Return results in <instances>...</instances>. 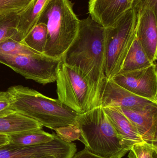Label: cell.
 Instances as JSON below:
<instances>
[{
	"label": "cell",
	"mask_w": 157,
	"mask_h": 158,
	"mask_svg": "<svg viewBox=\"0 0 157 158\" xmlns=\"http://www.w3.org/2000/svg\"><path fill=\"white\" fill-rule=\"evenodd\" d=\"M61 59L65 64L78 69L87 81L90 94L88 110L100 106L107 78L105 27L90 16L80 20L77 36Z\"/></svg>",
	"instance_id": "cell-1"
},
{
	"label": "cell",
	"mask_w": 157,
	"mask_h": 158,
	"mask_svg": "<svg viewBox=\"0 0 157 158\" xmlns=\"http://www.w3.org/2000/svg\"><path fill=\"white\" fill-rule=\"evenodd\" d=\"M7 92L14 111L35 120L42 127L54 130L75 123L78 114L58 98L20 85L11 86Z\"/></svg>",
	"instance_id": "cell-2"
},
{
	"label": "cell",
	"mask_w": 157,
	"mask_h": 158,
	"mask_svg": "<svg viewBox=\"0 0 157 158\" xmlns=\"http://www.w3.org/2000/svg\"><path fill=\"white\" fill-rule=\"evenodd\" d=\"M46 24L48 39L43 54L61 58L77 36L80 20L70 0H51L38 23Z\"/></svg>",
	"instance_id": "cell-3"
},
{
	"label": "cell",
	"mask_w": 157,
	"mask_h": 158,
	"mask_svg": "<svg viewBox=\"0 0 157 158\" xmlns=\"http://www.w3.org/2000/svg\"><path fill=\"white\" fill-rule=\"evenodd\" d=\"M75 124L81 132V142L91 152L106 158H122L129 152L122 146L115 129L100 106L78 114Z\"/></svg>",
	"instance_id": "cell-4"
},
{
	"label": "cell",
	"mask_w": 157,
	"mask_h": 158,
	"mask_svg": "<svg viewBox=\"0 0 157 158\" xmlns=\"http://www.w3.org/2000/svg\"><path fill=\"white\" fill-rule=\"evenodd\" d=\"M137 23V14L131 8L105 27L107 78H112L120 71L136 37Z\"/></svg>",
	"instance_id": "cell-5"
},
{
	"label": "cell",
	"mask_w": 157,
	"mask_h": 158,
	"mask_svg": "<svg viewBox=\"0 0 157 158\" xmlns=\"http://www.w3.org/2000/svg\"><path fill=\"white\" fill-rule=\"evenodd\" d=\"M61 58L43 54L11 56L0 54V63L9 67L26 79L45 85L56 81Z\"/></svg>",
	"instance_id": "cell-6"
},
{
	"label": "cell",
	"mask_w": 157,
	"mask_h": 158,
	"mask_svg": "<svg viewBox=\"0 0 157 158\" xmlns=\"http://www.w3.org/2000/svg\"><path fill=\"white\" fill-rule=\"evenodd\" d=\"M58 99L77 114L89 109L90 94L86 80L80 70L61 61L56 79Z\"/></svg>",
	"instance_id": "cell-7"
},
{
	"label": "cell",
	"mask_w": 157,
	"mask_h": 158,
	"mask_svg": "<svg viewBox=\"0 0 157 158\" xmlns=\"http://www.w3.org/2000/svg\"><path fill=\"white\" fill-rule=\"evenodd\" d=\"M77 151L74 143H66L56 134L53 140L42 144L18 147L7 144L0 148V158H72Z\"/></svg>",
	"instance_id": "cell-8"
},
{
	"label": "cell",
	"mask_w": 157,
	"mask_h": 158,
	"mask_svg": "<svg viewBox=\"0 0 157 158\" xmlns=\"http://www.w3.org/2000/svg\"><path fill=\"white\" fill-rule=\"evenodd\" d=\"M111 79L134 94L157 103L156 62L141 69L118 73Z\"/></svg>",
	"instance_id": "cell-9"
},
{
	"label": "cell",
	"mask_w": 157,
	"mask_h": 158,
	"mask_svg": "<svg viewBox=\"0 0 157 158\" xmlns=\"http://www.w3.org/2000/svg\"><path fill=\"white\" fill-rule=\"evenodd\" d=\"M155 105L157 103L134 94L112 79L105 80L100 101V106L102 108L113 107L143 110Z\"/></svg>",
	"instance_id": "cell-10"
},
{
	"label": "cell",
	"mask_w": 157,
	"mask_h": 158,
	"mask_svg": "<svg viewBox=\"0 0 157 158\" xmlns=\"http://www.w3.org/2000/svg\"><path fill=\"white\" fill-rule=\"evenodd\" d=\"M134 0H89L90 17L104 27L113 24L131 8Z\"/></svg>",
	"instance_id": "cell-11"
},
{
	"label": "cell",
	"mask_w": 157,
	"mask_h": 158,
	"mask_svg": "<svg viewBox=\"0 0 157 158\" xmlns=\"http://www.w3.org/2000/svg\"><path fill=\"white\" fill-rule=\"evenodd\" d=\"M137 15L136 37L148 58L155 63L157 57V12L145 10Z\"/></svg>",
	"instance_id": "cell-12"
},
{
	"label": "cell",
	"mask_w": 157,
	"mask_h": 158,
	"mask_svg": "<svg viewBox=\"0 0 157 158\" xmlns=\"http://www.w3.org/2000/svg\"><path fill=\"white\" fill-rule=\"evenodd\" d=\"M116 108L131 121L145 141L157 145V105L143 110Z\"/></svg>",
	"instance_id": "cell-13"
},
{
	"label": "cell",
	"mask_w": 157,
	"mask_h": 158,
	"mask_svg": "<svg viewBox=\"0 0 157 158\" xmlns=\"http://www.w3.org/2000/svg\"><path fill=\"white\" fill-rule=\"evenodd\" d=\"M103 108L124 149L129 151L134 145L144 142L135 126L120 110L113 107Z\"/></svg>",
	"instance_id": "cell-14"
},
{
	"label": "cell",
	"mask_w": 157,
	"mask_h": 158,
	"mask_svg": "<svg viewBox=\"0 0 157 158\" xmlns=\"http://www.w3.org/2000/svg\"><path fill=\"white\" fill-rule=\"evenodd\" d=\"M51 0H34L28 8L19 13L17 32L12 39L22 41L32 28L39 20L44 9Z\"/></svg>",
	"instance_id": "cell-15"
},
{
	"label": "cell",
	"mask_w": 157,
	"mask_h": 158,
	"mask_svg": "<svg viewBox=\"0 0 157 158\" xmlns=\"http://www.w3.org/2000/svg\"><path fill=\"white\" fill-rule=\"evenodd\" d=\"M35 120L17 111L0 117V135H8L29 130L42 129Z\"/></svg>",
	"instance_id": "cell-16"
},
{
	"label": "cell",
	"mask_w": 157,
	"mask_h": 158,
	"mask_svg": "<svg viewBox=\"0 0 157 158\" xmlns=\"http://www.w3.org/2000/svg\"><path fill=\"white\" fill-rule=\"evenodd\" d=\"M55 135L46 132L42 129L29 130L8 135V143L18 147L42 144L53 140Z\"/></svg>",
	"instance_id": "cell-17"
},
{
	"label": "cell",
	"mask_w": 157,
	"mask_h": 158,
	"mask_svg": "<svg viewBox=\"0 0 157 158\" xmlns=\"http://www.w3.org/2000/svg\"><path fill=\"white\" fill-rule=\"evenodd\" d=\"M154 63L147 55L136 36L119 73L141 69Z\"/></svg>",
	"instance_id": "cell-18"
},
{
	"label": "cell",
	"mask_w": 157,
	"mask_h": 158,
	"mask_svg": "<svg viewBox=\"0 0 157 158\" xmlns=\"http://www.w3.org/2000/svg\"><path fill=\"white\" fill-rule=\"evenodd\" d=\"M47 39V26L39 22L32 28L21 42L38 53L43 54Z\"/></svg>",
	"instance_id": "cell-19"
},
{
	"label": "cell",
	"mask_w": 157,
	"mask_h": 158,
	"mask_svg": "<svg viewBox=\"0 0 157 158\" xmlns=\"http://www.w3.org/2000/svg\"><path fill=\"white\" fill-rule=\"evenodd\" d=\"M19 18V13L0 15V43L15 36Z\"/></svg>",
	"instance_id": "cell-20"
},
{
	"label": "cell",
	"mask_w": 157,
	"mask_h": 158,
	"mask_svg": "<svg viewBox=\"0 0 157 158\" xmlns=\"http://www.w3.org/2000/svg\"><path fill=\"white\" fill-rule=\"evenodd\" d=\"M34 53H39L12 38L6 39L0 43V54H2L16 56Z\"/></svg>",
	"instance_id": "cell-21"
},
{
	"label": "cell",
	"mask_w": 157,
	"mask_h": 158,
	"mask_svg": "<svg viewBox=\"0 0 157 158\" xmlns=\"http://www.w3.org/2000/svg\"><path fill=\"white\" fill-rule=\"evenodd\" d=\"M129 152L128 158H157V145L144 141L134 145Z\"/></svg>",
	"instance_id": "cell-22"
},
{
	"label": "cell",
	"mask_w": 157,
	"mask_h": 158,
	"mask_svg": "<svg viewBox=\"0 0 157 158\" xmlns=\"http://www.w3.org/2000/svg\"><path fill=\"white\" fill-rule=\"evenodd\" d=\"M34 0H0V15L19 13L26 10Z\"/></svg>",
	"instance_id": "cell-23"
},
{
	"label": "cell",
	"mask_w": 157,
	"mask_h": 158,
	"mask_svg": "<svg viewBox=\"0 0 157 158\" xmlns=\"http://www.w3.org/2000/svg\"><path fill=\"white\" fill-rule=\"evenodd\" d=\"M54 131L58 137L66 143H73L77 140L81 142V132L75 123L60 127Z\"/></svg>",
	"instance_id": "cell-24"
},
{
	"label": "cell",
	"mask_w": 157,
	"mask_h": 158,
	"mask_svg": "<svg viewBox=\"0 0 157 158\" xmlns=\"http://www.w3.org/2000/svg\"><path fill=\"white\" fill-rule=\"evenodd\" d=\"M131 8L135 10L137 14L145 10H153L157 12V0H134Z\"/></svg>",
	"instance_id": "cell-25"
},
{
	"label": "cell",
	"mask_w": 157,
	"mask_h": 158,
	"mask_svg": "<svg viewBox=\"0 0 157 158\" xmlns=\"http://www.w3.org/2000/svg\"><path fill=\"white\" fill-rule=\"evenodd\" d=\"M14 111L12 106L9 94L6 92L0 91V117Z\"/></svg>",
	"instance_id": "cell-26"
},
{
	"label": "cell",
	"mask_w": 157,
	"mask_h": 158,
	"mask_svg": "<svg viewBox=\"0 0 157 158\" xmlns=\"http://www.w3.org/2000/svg\"><path fill=\"white\" fill-rule=\"evenodd\" d=\"M72 158H106L91 152L85 148L84 149L76 153Z\"/></svg>",
	"instance_id": "cell-27"
},
{
	"label": "cell",
	"mask_w": 157,
	"mask_h": 158,
	"mask_svg": "<svg viewBox=\"0 0 157 158\" xmlns=\"http://www.w3.org/2000/svg\"><path fill=\"white\" fill-rule=\"evenodd\" d=\"M9 143V139L7 135H0V148Z\"/></svg>",
	"instance_id": "cell-28"
},
{
	"label": "cell",
	"mask_w": 157,
	"mask_h": 158,
	"mask_svg": "<svg viewBox=\"0 0 157 158\" xmlns=\"http://www.w3.org/2000/svg\"><path fill=\"white\" fill-rule=\"evenodd\" d=\"M40 158H59L56 157L54 156H47V157H44Z\"/></svg>",
	"instance_id": "cell-29"
}]
</instances>
